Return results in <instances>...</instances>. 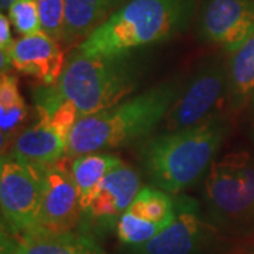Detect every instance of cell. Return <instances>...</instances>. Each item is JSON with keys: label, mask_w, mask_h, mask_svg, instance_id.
Returning <instances> with one entry per match:
<instances>
[{"label": "cell", "mask_w": 254, "mask_h": 254, "mask_svg": "<svg viewBox=\"0 0 254 254\" xmlns=\"http://www.w3.org/2000/svg\"><path fill=\"white\" fill-rule=\"evenodd\" d=\"M141 79L140 65L131 55L89 57L75 50L55 85H43L34 92L36 110L51 112L69 100L79 119L118 105L136 91Z\"/></svg>", "instance_id": "obj_1"}, {"label": "cell", "mask_w": 254, "mask_h": 254, "mask_svg": "<svg viewBox=\"0 0 254 254\" xmlns=\"http://www.w3.org/2000/svg\"><path fill=\"white\" fill-rule=\"evenodd\" d=\"M227 131L219 115L190 128L151 137L138 150L143 173L154 188L178 195L210 168Z\"/></svg>", "instance_id": "obj_2"}, {"label": "cell", "mask_w": 254, "mask_h": 254, "mask_svg": "<svg viewBox=\"0 0 254 254\" xmlns=\"http://www.w3.org/2000/svg\"><path fill=\"white\" fill-rule=\"evenodd\" d=\"M181 88L178 79L163 82L131 99L81 118L69 134L66 154L102 153L148 136L163 122Z\"/></svg>", "instance_id": "obj_3"}, {"label": "cell", "mask_w": 254, "mask_h": 254, "mask_svg": "<svg viewBox=\"0 0 254 254\" xmlns=\"http://www.w3.org/2000/svg\"><path fill=\"white\" fill-rule=\"evenodd\" d=\"M196 0H127L78 46L89 57L128 55L170 40L190 24Z\"/></svg>", "instance_id": "obj_4"}, {"label": "cell", "mask_w": 254, "mask_h": 254, "mask_svg": "<svg viewBox=\"0 0 254 254\" xmlns=\"http://www.w3.org/2000/svg\"><path fill=\"white\" fill-rule=\"evenodd\" d=\"M203 199L216 229L254 240V155L233 151L215 160L205 180Z\"/></svg>", "instance_id": "obj_5"}, {"label": "cell", "mask_w": 254, "mask_h": 254, "mask_svg": "<svg viewBox=\"0 0 254 254\" xmlns=\"http://www.w3.org/2000/svg\"><path fill=\"white\" fill-rule=\"evenodd\" d=\"M227 102V64L210 58L181 88L161 125L163 133L190 128L219 116Z\"/></svg>", "instance_id": "obj_6"}, {"label": "cell", "mask_w": 254, "mask_h": 254, "mask_svg": "<svg viewBox=\"0 0 254 254\" xmlns=\"http://www.w3.org/2000/svg\"><path fill=\"white\" fill-rule=\"evenodd\" d=\"M44 170L11 154L1 155L0 206L3 226L9 233H21L36 226L44 195Z\"/></svg>", "instance_id": "obj_7"}, {"label": "cell", "mask_w": 254, "mask_h": 254, "mask_svg": "<svg viewBox=\"0 0 254 254\" xmlns=\"http://www.w3.org/2000/svg\"><path fill=\"white\" fill-rule=\"evenodd\" d=\"M215 226L200 216L198 205L182 196L175 202V219L147 243L130 247L131 254H202L210 245Z\"/></svg>", "instance_id": "obj_8"}, {"label": "cell", "mask_w": 254, "mask_h": 254, "mask_svg": "<svg viewBox=\"0 0 254 254\" xmlns=\"http://www.w3.org/2000/svg\"><path fill=\"white\" fill-rule=\"evenodd\" d=\"M83 212L72 174L61 161L44 170V195L36 226L51 232L76 230Z\"/></svg>", "instance_id": "obj_9"}, {"label": "cell", "mask_w": 254, "mask_h": 254, "mask_svg": "<svg viewBox=\"0 0 254 254\" xmlns=\"http://www.w3.org/2000/svg\"><path fill=\"white\" fill-rule=\"evenodd\" d=\"M254 27V0H203L199 31L208 43L233 53Z\"/></svg>", "instance_id": "obj_10"}, {"label": "cell", "mask_w": 254, "mask_h": 254, "mask_svg": "<svg viewBox=\"0 0 254 254\" xmlns=\"http://www.w3.org/2000/svg\"><path fill=\"white\" fill-rule=\"evenodd\" d=\"M1 254H102L82 232H51L31 227L21 233L1 232Z\"/></svg>", "instance_id": "obj_11"}, {"label": "cell", "mask_w": 254, "mask_h": 254, "mask_svg": "<svg viewBox=\"0 0 254 254\" xmlns=\"http://www.w3.org/2000/svg\"><path fill=\"white\" fill-rule=\"evenodd\" d=\"M65 65L58 41L44 31L21 37L11 48V66L18 72L34 76L46 86L60 81Z\"/></svg>", "instance_id": "obj_12"}, {"label": "cell", "mask_w": 254, "mask_h": 254, "mask_svg": "<svg viewBox=\"0 0 254 254\" xmlns=\"http://www.w3.org/2000/svg\"><path fill=\"white\" fill-rule=\"evenodd\" d=\"M141 190L140 175L125 163L113 168L100 182L91 206L83 216L98 222H118Z\"/></svg>", "instance_id": "obj_13"}, {"label": "cell", "mask_w": 254, "mask_h": 254, "mask_svg": "<svg viewBox=\"0 0 254 254\" xmlns=\"http://www.w3.org/2000/svg\"><path fill=\"white\" fill-rule=\"evenodd\" d=\"M37 119L33 126L16 136L9 154L44 170L63 160L68 150V140L54 130L46 118L37 116Z\"/></svg>", "instance_id": "obj_14"}, {"label": "cell", "mask_w": 254, "mask_h": 254, "mask_svg": "<svg viewBox=\"0 0 254 254\" xmlns=\"http://www.w3.org/2000/svg\"><path fill=\"white\" fill-rule=\"evenodd\" d=\"M254 98V27L227 61V105L240 112Z\"/></svg>", "instance_id": "obj_15"}, {"label": "cell", "mask_w": 254, "mask_h": 254, "mask_svg": "<svg viewBox=\"0 0 254 254\" xmlns=\"http://www.w3.org/2000/svg\"><path fill=\"white\" fill-rule=\"evenodd\" d=\"M125 3V0H65L63 41L85 40Z\"/></svg>", "instance_id": "obj_16"}, {"label": "cell", "mask_w": 254, "mask_h": 254, "mask_svg": "<svg viewBox=\"0 0 254 254\" xmlns=\"http://www.w3.org/2000/svg\"><path fill=\"white\" fill-rule=\"evenodd\" d=\"M123 163L119 157L105 153H89L78 155L71 164V174L76 190L83 215L88 212L100 182L108 174Z\"/></svg>", "instance_id": "obj_17"}, {"label": "cell", "mask_w": 254, "mask_h": 254, "mask_svg": "<svg viewBox=\"0 0 254 254\" xmlns=\"http://www.w3.org/2000/svg\"><path fill=\"white\" fill-rule=\"evenodd\" d=\"M28 109L18 92L17 79L3 73L0 76V130H1V151L9 144L10 138L21 123L27 119Z\"/></svg>", "instance_id": "obj_18"}, {"label": "cell", "mask_w": 254, "mask_h": 254, "mask_svg": "<svg viewBox=\"0 0 254 254\" xmlns=\"http://www.w3.org/2000/svg\"><path fill=\"white\" fill-rule=\"evenodd\" d=\"M128 210L155 223H170L175 219V202L170 193L157 188H141Z\"/></svg>", "instance_id": "obj_19"}, {"label": "cell", "mask_w": 254, "mask_h": 254, "mask_svg": "<svg viewBox=\"0 0 254 254\" xmlns=\"http://www.w3.org/2000/svg\"><path fill=\"white\" fill-rule=\"evenodd\" d=\"M170 223L168 222L165 223L150 222L147 219L137 216L136 213L130 210H126L116 222V235L123 245L136 247L151 240Z\"/></svg>", "instance_id": "obj_20"}, {"label": "cell", "mask_w": 254, "mask_h": 254, "mask_svg": "<svg viewBox=\"0 0 254 254\" xmlns=\"http://www.w3.org/2000/svg\"><path fill=\"white\" fill-rule=\"evenodd\" d=\"M9 18L21 36H31L43 31L37 0H16L9 7Z\"/></svg>", "instance_id": "obj_21"}, {"label": "cell", "mask_w": 254, "mask_h": 254, "mask_svg": "<svg viewBox=\"0 0 254 254\" xmlns=\"http://www.w3.org/2000/svg\"><path fill=\"white\" fill-rule=\"evenodd\" d=\"M41 30L57 41L64 40L65 0H37Z\"/></svg>", "instance_id": "obj_22"}, {"label": "cell", "mask_w": 254, "mask_h": 254, "mask_svg": "<svg viewBox=\"0 0 254 254\" xmlns=\"http://www.w3.org/2000/svg\"><path fill=\"white\" fill-rule=\"evenodd\" d=\"M37 116L46 118L48 120V123L54 127V130H57L66 140H69V134L72 131L73 126L79 120L78 109L69 100L60 102L51 112L37 110Z\"/></svg>", "instance_id": "obj_23"}, {"label": "cell", "mask_w": 254, "mask_h": 254, "mask_svg": "<svg viewBox=\"0 0 254 254\" xmlns=\"http://www.w3.org/2000/svg\"><path fill=\"white\" fill-rule=\"evenodd\" d=\"M14 40L10 31V18L4 13L0 16V51H6L11 54V48L14 46Z\"/></svg>", "instance_id": "obj_24"}, {"label": "cell", "mask_w": 254, "mask_h": 254, "mask_svg": "<svg viewBox=\"0 0 254 254\" xmlns=\"http://www.w3.org/2000/svg\"><path fill=\"white\" fill-rule=\"evenodd\" d=\"M252 113H250V134L254 140V98L252 99Z\"/></svg>", "instance_id": "obj_25"}, {"label": "cell", "mask_w": 254, "mask_h": 254, "mask_svg": "<svg viewBox=\"0 0 254 254\" xmlns=\"http://www.w3.org/2000/svg\"><path fill=\"white\" fill-rule=\"evenodd\" d=\"M16 0H0V7L1 10L4 11V10H9V7L14 3Z\"/></svg>", "instance_id": "obj_26"}, {"label": "cell", "mask_w": 254, "mask_h": 254, "mask_svg": "<svg viewBox=\"0 0 254 254\" xmlns=\"http://www.w3.org/2000/svg\"><path fill=\"white\" fill-rule=\"evenodd\" d=\"M253 254H254V253H253Z\"/></svg>", "instance_id": "obj_27"}]
</instances>
